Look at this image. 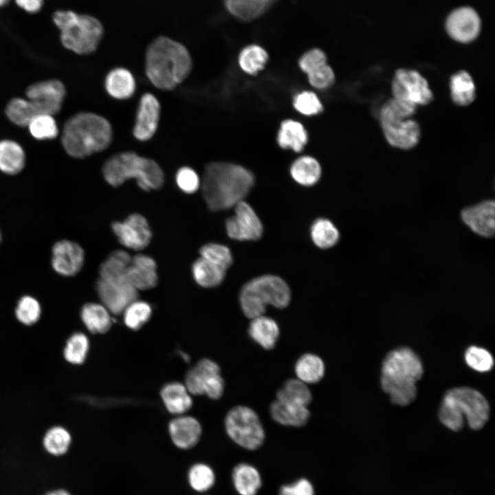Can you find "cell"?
<instances>
[{
    "label": "cell",
    "instance_id": "cell-4",
    "mask_svg": "<svg viewBox=\"0 0 495 495\" xmlns=\"http://www.w3.org/2000/svg\"><path fill=\"white\" fill-rule=\"evenodd\" d=\"M423 373L421 361L412 349H395L387 353L382 362V388L393 404L408 405L417 397L416 382Z\"/></svg>",
    "mask_w": 495,
    "mask_h": 495
},
{
    "label": "cell",
    "instance_id": "cell-55",
    "mask_svg": "<svg viewBox=\"0 0 495 495\" xmlns=\"http://www.w3.org/2000/svg\"><path fill=\"white\" fill-rule=\"evenodd\" d=\"M19 6L30 12H35L40 10L43 0H15Z\"/></svg>",
    "mask_w": 495,
    "mask_h": 495
},
{
    "label": "cell",
    "instance_id": "cell-9",
    "mask_svg": "<svg viewBox=\"0 0 495 495\" xmlns=\"http://www.w3.org/2000/svg\"><path fill=\"white\" fill-rule=\"evenodd\" d=\"M225 426L230 439L245 449L256 450L264 441L261 421L249 407L238 406L232 408L226 417Z\"/></svg>",
    "mask_w": 495,
    "mask_h": 495
},
{
    "label": "cell",
    "instance_id": "cell-46",
    "mask_svg": "<svg viewBox=\"0 0 495 495\" xmlns=\"http://www.w3.org/2000/svg\"><path fill=\"white\" fill-rule=\"evenodd\" d=\"M122 314L126 326L138 330L150 319L152 309L146 302L136 300L129 304Z\"/></svg>",
    "mask_w": 495,
    "mask_h": 495
},
{
    "label": "cell",
    "instance_id": "cell-45",
    "mask_svg": "<svg viewBox=\"0 0 495 495\" xmlns=\"http://www.w3.org/2000/svg\"><path fill=\"white\" fill-rule=\"evenodd\" d=\"M14 314L21 324L26 326L34 324L41 316V304L34 296H23L17 302Z\"/></svg>",
    "mask_w": 495,
    "mask_h": 495
},
{
    "label": "cell",
    "instance_id": "cell-37",
    "mask_svg": "<svg viewBox=\"0 0 495 495\" xmlns=\"http://www.w3.org/2000/svg\"><path fill=\"white\" fill-rule=\"evenodd\" d=\"M324 371L325 367L322 360L312 353L302 355L295 364L296 376L305 384L319 382L324 377Z\"/></svg>",
    "mask_w": 495,
    "mask_h": 495
},
{
    "label": "cell",
    "instance_id": "cell-52",
    "mask_svg": "<svg viewBox=\"0 0 495 495\" xmlns=\"http://www.w3.org/2000/svg\"><path fill=\"white\" fill-rule=\"evenodd\" d=\"M327 64V56L319 48H313L304 53L298 60L300 69L307 75Z\"/></svg>",
    "mask_w": 495,
    "mask_h": 495
},
{
    "label": "cell",
    "instance_id": "cell-26",
    "mask_svg": "<svg viewBox=\"0 0 495 495\" xmlns=\"http://www.w3.org/2000/svg\"><path fill=\"white\" fill-rule=\"evenodd\" d=\"M131 260V256L124 250L111 252L100 266V278L111 283H129L126 272Z\"/></svg>",
    "mask_w": 495,
    "mask_h": 495
},
{
    "label": "cell",
    "instance_id": "cell-22",
    "mask_svg": "<svg viewBox=\"0 0 495 495\" xmlns=\"http://www.w3.org/2000/svg\"><path fill=\"white\" fill-rule=\"evenodd\" d=\"M168 430L173 442L181 449L192 448L198 443L201 435L199 422L189 416L173 419L169 424Z\"/></svg>",
    "mask_w": 495,
    "mask_h": 495
},
{
    "label": "cell",
    "instance_id": "cell-49",
    "mask_svg": "<svg viewBox=\"0 0 495 495\" xmlns=\"http://www.w3.org/2000/svg\"><path fill=\"white\" fill-rule=\"evenodd\" d=\"M293 106L298 113L307 116L317 115L323 109L320 98L311 91H303L296 94Z\"/></svg>",
    "mask_w": 495,
    "mask_h": 495
},
{
    "label": "cell",
    "instance_id": "cell-59",
    "mask_svg": "<svg viewBox=\"0 0 495 495\" xmlns=\"http://www.w3.org/2000/svg\"><path fill=\"white\" fill-rule=\"evenodd\" d=\"M1 232H0V242H1Z\"/></svg>",
    "mask_w": 495,
    "mask_h": 495
},
{
    "label": "cell",
    "instance_id": "cell-7",
    "mask_svg": "<svg viewBox=\"0 0 495 495\" xmlns=\"http://www.w3.org/2000/svg\"><path fill=\"white\" fill-rule=\"evenodd\" d=\"M415 104L395 98L387 100L379 113L380 123L386 142L392 146L409 150L421 138V128L412 117L417 111Z\"/></svg>",
    "mask_w": 495,
    "mask_h": 495
},
{
    "label": "cell",
    "instance_id": "cell-28",
    "mask_svg": "<svg viewBox=\"0 0 495 495\" xmlns=\"http://www.w3.org/2000/svg\"><path fill=\"white\" fill-rule=\"evenodd\" d=\"M251 338L263 349H273L279 338L280 329L276 322L263 315L254 318L248 327Z\"/></svg>",
    "mask_w": 495,
    "mask_h": 495
},
{
    "label": "cell",
    "instance_id": "cell-42",
    "mask_svg": "<svg viewBox=\"0 0 495 495\" xmlns=\"http://www.w3.org/2000/svg\"><path fill=\"white\" fill-rule=\"evenodd\" d=\"M89 348V342L87 336L82 332H76L66 341L63 349V357L70 364H81L87 356Z\"/></svg>",
    "mask_w": 495,
    "mask_h": 495
},
{
    "label": "cell",
    "instance_id": "cell-8",
    "mask_svg": "<svg viewBox=\"0 0 495 495\" xmlns=\"http://www.w3.org/2000/svg\"><path fill=\"white\" fill-rule=\"evenodd\" d=\"M53 18L60 30V40L65 48L80 55L90 54L97 50L104 29L96 18L72 11L56 12Z\"/></svg>",
    "mask_w": 495,
    "mask_h": 495
},
{
    "label": "cell",
    "instance_id": "cell-39",
    "mask_svg": "<svg viewBox=\"0 0 495 495\" xmlns=\"http://www.w3.org/2000/svg\"><path fill=\"white\" fill-rule=\"evenodd\" d=\"M310 236L316 246L321 249H328L338 242L340 233L329 219L318 218L311 225Z\"/></svg>",
    "mask_w": 495,
    "mask_h": 495
},
{
    "label": "cell",
    "instance_id": "cell-29",
    "mask_svg": "<svg viewBox=\"0 0 495 495\" xmlns=\"http://www.w3.org/2000/svg\"><path fill=\"white\" fill-rule=\"evenodd\" d=\"M450 97L459 106H468L476 98V86L469 72L461 70L453 74L450 78Z\"/></svg>",
    "mask_w": 495,
    "mask_h": 495
},
{
    "label": "cell",
    "instance_id": "cell-6",
    "mask_svg": "<svg viewBox=\"0 0 495 495\" xmlns=\"http://www.w3.org/2000/svg\"><path fill=\"white\" fill-rule=\"evenodd\" d=\"M490 406L485 397L468 387L448 390L441 402L439 417L441 423L453 431L463 426V417L473 430H480L489 419Z\"/></svg>",
    "mask_w": 495,
    "mask_h": 495
},
{
    "label": "cell",
    "instance_id": "cell-17",
    "mask_svg": "<svg viewBox=\"0 0 495 495\" xmlns=\"http://www.w3.org/2000/svg\"><path fill=\"white\" fill-rule=\"evenodd\" d=\"M96 289L102 305L116 315L122 314L138 298V291L129 283H115L99 278Z\"/></svg>",
    "mask_w": 495,
    "mask_h": 495
},
{
    "label": "cell",
    "instance_id": "cell-1",
    "mask_svg": "<svg viewBox=\"0 0 495 495\" xmlns=\"http://www.w3.org/2000/svg\"><path fill=\"white\" fill-rule=\"evenodd\" d=\"M254 183V174L246 168L231 162H212L204 168L200 188L208 208L219 211L243 201Z\"/></svg>",
    "mask_w": 495,
    "mask_h": 495
},
{
    "label": "cell",
    "instance_id": "cell-47",
    "mask_svg": "<svg viewBox=\"0 0 495 495\" xmlns=\"http://www.w3.org/2000/svg\"><path fill=\"white\" fill-rule=\"evenodd\" d=\"M201 257L227 270L233 263L230 250L226 245L209 243L199 250Z\"/></svg>",
    "mask_w": 495,
    "mask_h": 495
},
{
    "label": "cell",
    "instance_id": "cell-3",
    "mask_svg": "<svg viewBox=\"0 0 495 495\" xmlns=\"http://www.w3.org/2000/svg\"><path fill=\"white\" fill-rule=\"evenodd\" d=\"M113 138L112 125L106 118L93 112L80 111L65 121L60 141L69 156L84 159L105 151Z\"/></svg>",
    "mask_w": 495,
    "mask_h": 495
},
{
    "label": "cell",
    "instance_id": "cell-34",
    "mask_svg": "<svg viewBox=\"0 0 495 495\" xmlns=\"http://www.w3.org/2000/svg\"><path fill=\"white\" fill-rule=\"evenodd\" d=\"M192 272L195 282L206 288L215 287L224 280L226 270L200 257L192 264Z\"/></svg>",
    "mask_w": 495,
    "mask_h": 495
},
{
    "label": "cell",
    "instance_id": "cell-41",
    "mask_svg": "<svg viewBox=\"0 0 495 495\" xmlns=\"http://www.w3.org/2000/svg\"><path fill=\"white\" fill-rule=\"evenodd\" d=\"M7 118L14 124L27 127L30 120L37 115L26 98H11L5 108Z\"/></svg>",
    "mask_w": 495,
    "mask_h": 495
},
{
    "label": "cell",
    "instance_id": "cell-14",
    "mask_svg": "<svg viewBox=\"0 0 495 495\" xmlns=\"http://www.w3.org/2000/svg\"><path fill=\"white\" fill-rule=\"evenodd\" d=\"M161 115V104L152 93L142 95L133 128V137L140 142L150 140L157 132Z\"/></svg>",
    "mask_w": 495,
    "mask_h": 495
},
{
    "label": "cell",
    "instance_id": "cell-53",
    "mask_svg": "<svg viewBox=\"0 0 495 495\" xmlns=\"http://www.w3.org/2000/svg\"><path fill=\"white\" fill-rule=\"evenodd\" d=\"M307 76L309 84L318 89L329 88L334 83L336 79L333 69L327 63Z\"/></svg>",
    "mask_w": 495,
    "mask_h": 495
},
{
    "label": "cell",
    "instance_id": "cell-32",
    "mask_svg": "<svg viewBox=\"0 0 495 495\" xmlns=\"http://www.w3.org/2000/svg\"><path fill=\"white\" fill-rule=\"evenodd\" d=\"M80 318L85 327L92 333H103L111 326V318L108 309L98 303L84 305L80 310Z\"/></svg>",
    "mask_w": 495,
    "mask_h": 495
},
{
    "label": "cell",
    "instance_id": "cell-24",
    "mask_svg": "<svg viewBox=\"0 0 495 495\" xmlns=\"http://www.w3.org/2000/svg\"><path fill=\"white\" fill-rule=\"evenodd\" d=\"M270 410L273 419L284 426H302L307 423L310 416L307 406L279 399L272 403Z\"/></svg>",
    "mask_w": 495,
    "mask_h": 495
},
{
    "label": "cell",
    "instance_id": "cell-57",
    "mask_svg": "<svg viewBox=\"0 0 495 495\" xmlns=\"http://www.w3.org/2000/svg\"><path fill=\"white\" fill-rule=\"evenodd\" d=\"M9 0H0V7L6 5Z\"/></svg>",
    "mask_w": 495,
    "mask_h": 495
},
{
    "label": "cell",
    "instance_id": "cell-35",
    "mask_svg": "<svg viewBox=\"0 0 495 495\" xmlns=\"http://www.w3.org/2000/svg\"><path fill=\"white\" fill-rule=\"evenodd\" d=\"M72 441L70 432L63 426H56L46 431L42 439V446L50 456L60 457L67 453Z\"/></svg>",
    "mask_w": 495,
    "mask_h": 495
},
{
    "label": "cell",
    "instance_id": "cell-19",
    "mask_svg": "<svg viewBox=\"0 0 495 495\" xmlns=\"http://www.w3.org/2000/svg\"><path fill=\"white\" fill-rule=\"evenodd\" d=\"M248 283L267 305L284 309L290 302V289L287 283L278 276L262 275Z\"/></svg>",
    "mask_w": 495,
    "mask_h": 495
},
{
    "label": "cell",
    "instance_id": "cell-27",
    "mask_svg": "<svg viewBox=\"0 0 495 495\" xmlns=\"http://www.w3.org/2000/svg\"><path fill=\"white\" fill-rule=\"evenodd\" d=\"M307 142L308 133L301 122L287 119L280 123L277 134L280 147L298 153L303 150Z\"/></svg>",
    "mask_w": 495,
    "mask_h": 495
},
{
    "label": "cell",
    "instance_id": "cell-44",
    "mask_svg": "<svg viewBox=\"0 0 495 495\" xmlns=\"http://www.w3.org/2000/svg\"><path fill=\"white\" fill-rule=\"evenodd\" d=\"M239 303L244 315L251 319L263 315L267 305L248 282L240 290Z\"/></svg>",
    "mask_w": 495,
    "mask_h": 495
},
{
    "label": "cell",
    "instance_id": "cell-40",
    "mask_svg": "<svg viewBox=\"0 0 495 495\" xmlns=\"http://www.w3.org/2000/svg\"><path fill=\"white\" fill-rule=\"evenodd\" d=\"M277 399L307 406L311 402L312 395L305 383L291 379L278 391Z\"/></svg>",
    "mask_w": 495,
    "mask_h": 495
},
{
    "label": "cell",
    "instance_id": "cell-11",
    "mask_svg": "<svg viewBox=\"0 0 495 495\" xmlns=\"http://www.w3.org/2000/svg\"><path fill=\"white\" fill-rule=\"evenodd\" d=\"M25 94L37 116L48 114L54 116L61 111L67 89L61 80L52 78L30 85Z\"/></svg>",
    "mask_w": 495,
    "mask_h": 495
},
{
    "label": "cell",
    "instance_id": "cell-2",
    "mask_svg": "<svg viewBox=\"0 0 495 495\" xmlns=\"http://www.w3.org/2000/svg\"><path fill=\"white\" fill-rule=\"evenodd\" d=\"M192 69L189 51L171 38L158 36L146 48L145 74L150 82L159 89H175L188 77Z\"/></svg>",
    "mask_w": 495,
    "mask_h": 495
},
{
    "label": "cell",
    "instance_id": "cell-20",
    "mask_svg": "<svg viewBox=\"0 0 495 495\" xmlns=\"http://www.w3.org/2000/svg\"><path fill=\"white\" fill-rule=\"evenodd\" d=\"M463 223L478 235L490 238L495 232V203L485 200L463 208L461 212Z\"/></svg>",
    "mask_w": 495,
    "mask_h": 495
},
{
    "label": "cell",
    "instance_id": "cell-16",
    "mask_svg": "<svg viewBox=\"0 0 495 495\" xmlns=\"http://www.w3.org/2000/svg\"><path fill=\"white\" fill-rule=\"evenodd\" d=\"M85 261V252L77 243L62 239L56 241L52 248L51 265L58 274L71 277L82 269Z\"/></svg>",
    "mask_w": 495,
    "mask_h": 495
},
{
    "label": "cell",
    "instance_id": "cell-50",
    "mask_svg": "<svg viewBox=\"0 0 495 495\" xmlns=\"http://www.w3.org/2000/svg\"><path fill=\"white\" fill-rule=\"evenodd\" d=\"M465 359L470 367L479 372L489 371L494 365L492 355L485 349L474 346L467 349Z\"/></svg>",
    "mask_w": 495,
    "mask_h": 495
},
{
    "label": "cell",
    "instance_id": "cell-36",
    "mask_svg": "<svg viewBox=\"0 0 495 495\" xmlns=\"http://www.w3.org/2000/svg\"><path fill=\"white\" fill-rule=\"evenodd\" d=\"M226 10L243 21H251L266 11L269 3L264 0H223Z\"/></svg>",
    "mask_w": 495,
    "mask_h": 495
},
{
    "label": "cell",
    "instance_id": "cell-23",
    "mask_svg": "<svg viewBox=\"0 0 495 495\" xmlns=\"http://www.w3.org/2000/svg\"><path fill=\"white\" fill-rule=\"evenodd\" d=\"M104 87L107 94L112 98L125 100L134 95L136 81L131 71L122 67H118L107 74Z\"/></svg>",
    "mask_w": 495,
    "mask_h": 495
},
{
    "label": "cell",
    "instance_id": "cell-56",
    "mask_svg": "<svg viewBox=\"0 0 495 495\" xmlns=\"http://www.w3.org/2000/svg\"><path fill=\"white\" fill-rule=\"evenodd\" d=\"M43 495H72L66 488L57 487L45 491Z\"/></svg>",
    "mask_w": 495,
    "mask_h": 495
},
{
    "label": "cell",
    "instance_id": "cell-31",
    "mask_svg": "<svg viewBox=\"0 0 495 495\" xmlns=\"http://www.w3.org/2000/svg\"><path fill=\"white\" fill-rule=\"evenodd\" d=\"M289 172L293 179L300 185L312 186L319 181L322 169L316 159L305 155L294 161Z\"/></svg>",
    "mask_w": 495,
    "mask_h": 495
},
{
    "label": "cell",
    "instance_id": "cell-58",
    "mask_svg": "<svg viewBox=\"0 0 495 495\" xmlns=\"http://www.w3.org/2000/svg\"><path fill=\"white\" fill-rule=\"evenodd\" d=\"M264 1H266L267 3L270 4L271 2H272V1H275V0H264Z\"/></svg>",
    "mask_w": 495,
    "mask_h": 495
},
{
    "label": "cell",
    "instance_id": "cell-48",
    "mask_svg": "<svg viewBox=\"0 0 495 495\" xmlns=\"http://www.w3.org/2000/svg\"><path fill=\"white\" fill-rule=\"evenodd\" d=\"M188 481L193 490L203 492L213 486L215 481V475L212 469L208 465L197 463L190 469Z\"/></svg>",
    "mask_w": 495,
    "mask_h": 495
},
{
    "label": "cell",
    "instance_id": "cell-30",
    "mask_svg": "<svg viewBox=\"0 0 495 495\" xmlns=\"http://www.w3.org/2000/svg\"><path fill=\"white\" fill-rule=\"evenodd\" d=\"M161 397L166 409L173 414L180 415L192 406L190 393L186 386L179 382L166 384L161 390Z\"/></svg>",
    "mask_w": 495,
    "mask_h": 495
},
{
    "label": "cell",
    "instance_id": "cell-33",
    "mask_svg": "<svg viewBox=\"0 0 495 495\" xmlns=\"http://www.w3.org/2000/svg\"><path fill=\"white\" fill-rule=\"evenodd\" d=\"M232 481L240 495H256L262 484L258 471L246 463L239 464L234 468Z\"/></svg>",
    "mask_w": 495,
    "mask_h": 495
},
{
    "label": "cell",
    "instance_id": "cell-5",
    "mask_svg": "<svg viewBox=\"0 0 495 495\" xmlns=\"http://www.w3.org/2000/svg\"><path fill=\"white\" fill-rule=\"evenodd\" d=\"M102 173L107 183L113 187L133 178L142 190L151 191L160 189L165 182L164 171L155 160L132 151L109 157L102 166Z\"/></svg>",
    "mask_w": 495,
    "mask_h": 495
},
{
    "label": "cell",
    "instance_id": "cell-38",
    "mask_svg": "<svg viewBox=\"0 0 495 495\" xmlns=\"http://www.w3.org/2000/svg\"><path fill=\"white\" fill-rule=\"evenodd\" d=\"M268 59V54L263 47L251 44L241 50L238 63L245 73L255 75L264 69Z\"/></svg>",
    "mask_w": 495,
    "mask_h": 495
},
{
    "label": "cell",
    "instance_id": "cell-25",
    "mask_svg": "<svg viewBox=\"0 0 495 495\" xmlns=\"http://www.w3.org/2000/svg\"><path fill=\"white\" fill-rule=\"evenodd\" d=\"M26 162L25 152L17 142L3 139L0 140V171L8 175L21 173Z\"/></svg>",
    "mask_w": 495,
    "mask_h": 495
},
{
    "label": "cell",
    "instance_id": "cell-18",
    "mask_svg": "<svg viewBox=\"0 0 495 495\" xmlns=\"http://www.w3.org/2000/svg\"><path fill=\"white\" fill-rule=\"evenodd\" d=\"M446 28L452 38L459 43H467L478 36L481 21L474 10L463 7L454 10L448 16Z\"/></svg>",
    "mask_w": 495,
    "mask_h": 495
},
{
    "label": "cell",
    "instance_id": "cell-43",
    "mask_svg": "<svg viewBox=\"0 0 495 495\" xmlns=\"http://www.w3.org/2000/svg\"><path fill=\"white\" fill-rule=\"evenodd\" d=\"M30 135L39 141L57 138L59 129L54 116L41 114L33 118L28 126Z\"/></svg>",
    "mask_w": 495,
    "mask_h": 495
},
{
    "label": "cell",
    "instance_id": "cell-13",
    "mask_svg": "<svg viewBox=\"0 0 495 495\" xmlns=\"http://www.w3.org/2000/svg\"><path fill=\"white\" fill-rule=\"evenodd\" d=\"M226 230L230 239L239 241L258 240L263 233L258 215L243 200L234 206V214L226 219Z\"/></svg>",
    "mask_w": 495,
    "mask_h": 495
},
{
    "label": "cell",
    "instance_id": "cell-15",
    "mask_svg": "<svg viewBox=\"0 0 495 495\" xmlns=\"http://www.w3.org/2000/svg\"><path fill=\"white\" fill-rule=\"evenodd\" d=\"M111 228L122 245L134 250L144 249L152 237L146 219L140 214H131L122 222L113 223Z\"/></svg>",
    "mask_w": 495,
    "mask_h": 495
},
{
    "label": "cell",
    "instance_id": "cell-21",
    "mask_svg": "<svg viewBox=\"0 0 495 495\" xmlns=\"http://www.w3.org/2000/svg\"><path fill=\"white\" fill-rule=\"evenodd\" d=\"M126 278L129 283L138 291L155 287L158 281L155 261L144 254L131 257Z\"/></svg>",
    "mask_w": 495,
    "mask_h": 495
},
{
    "label": "cell",
    "instance_id": "cell-54",
    "mask_svg": "<svg viewBox=\"0 0 495 495\" xmlns=\"http://www.w3.org/2000/svg\"><path fill=\"white\" fill-rule=\"evenodd\" d=\"M279 495H314V490L308 480L301 478L292 484L282 486Z\"/></svg>",
    "mask_w": 495,
    "mask_h": 495
},
{
    "label": "cell",
    "instance_id": "cell-12",
    "mask_svg": "<svg viewBox=\"0 0 495 495\" xmlns=\"http://www.w3.org/2000/svg\"><path fill=\"white\" fill-rule=\"evenodd\" d=\"M185 386L190 394L206 395L212 399L220 398L224 391L220 368L209 359L200 360L187 373Z\"/></svg>",
    "mask_w": 495,
    "mask_h": 495
},
{
    "label": "cell",
    "instance_id": "cell-10",
    "mask_svg": "<svg viewBox=\"0 0 495 495\" xmlns=\"http://www.w3.org/2000/svg\"><path fill=\"white\" fill-rule=\"evenodd\" d=\"M393 98L417 107L430 104L434 96L428 80L417 71L401 68L395 72L391 82Z\"/></svg>",
    "mask_w": 495,
    "mask_h": 495
},
{
    "label": "cell",
    "instance_id": "cell-51",
    "mask_svg": "<svg viewBox=\"0 0 495 495\" xmlns=\"http://www.w3.org/2000/svg\"><path fill=\"white\" fill-rule=\"evenodd\" d=\"M175 182L178 188L187 194L196 192L201 186V179L197 172L192 168L186 166L177 170Z\"/></svg>",
    "mask_w": 495,
    "mask_h": 495
}]
</instances>
